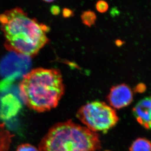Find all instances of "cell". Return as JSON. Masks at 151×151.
<instances>
[{"label":"cell","instance_id":"2e32d148","mask_svg":"<svg viewBox=\"0 0 151 151\" xmlns=\"http://www.w3.org/2000/svg\"><path fill=\"white\" fill-rule=\"evenodd\" d=\"M116 44L118 46H121L122 44H123L122 42L121 41V40H117L116 42Z\"/></svg>","mask_w":151,"mask_h":151},{"label":"cell","instance_id":"3957f363","mask_svg":"<svg viewBox=\"0 0 151 151\" xmlns=\"http://www.w3.org/2000/svg\"><path fill=\"white\" fill-rule=\"evenodd\" d=\"M101 148L97 133L70 120L57 123L39 144V151H96Z\"/></svg>","mask_w":151,"mask_h":151},{"label":"cell","instance_id":"4fadbf2b","mask_svg":"<svg viewBox=\"0 0 151 151\" xmlns=\"http://www.w3.org/2000/svg\"><path fill=\"white\" fill-rule=\"evenodd\" d=\"M146 90V86L143 83H139L135 87L134 91L135 92L138 93H143Z\"/></svg>","mask_w":151,"mask_h":151},{"label":"cell","instance_id":"7a4b0ae2","mask_svg":"<svg viewBox=\"0 0 151 151\" xmlns=\"http://www.w3.org/2000/svg\"><path fill=\"white\" fill-rule=\"evenodd\" d=\"M19 96L29 108L38 113L57 107L64 93L62 76L56 68H36L23 77Z\"/></svg>","mask_w":151,"mask_h":151},{"label":"cell","instance_id":"8fae6325","mask_svg":"<svg viewBox=\"0 0 151 151\" xmlns=\"http://www.w3.org/2000/svg\"><path fill=\"white\" fill-rule=\"evenodd\" d=\"M16 151H39V150L32 144L24 143L18 146Z\"/></svg>","mask_w":151,"mask_h":151},{"label":"cell","instance_id":"7c38bea8","mask_svg":"<svg viewBox=\"0 0 151 151\" xmlns=\"http://www.w3.org/2000/svg\"><path fill=\"white\" fill-rule=\"evenodd\" d=\"M96 7L98 12L101 13H104L107 12L108 9V4L106 1L100 0L96 3Z\"/></svg>","mask_w":151,"mask_h":151},{"label":"cell","instance_id":"5b68a950","mask_svg":"<svg viewBox=\"0 0 151 151\" xmlns=\"http://www.w3.org/2000/svg\"><path fill=\"white\" fill-rule=\"evenodd\" d=\"M30 57L17 53H11L0 64V74L6 79L14 81L27 74L30 66Z\"/></svg>","mask_w":151,"mask_h":151},{"label":"cell","instance_id":"6da1fadb","mask_svg":"<svg viewBox=\"0 0 151 151\" xmlns=\"http://www.w3.org/2000/svg\"><path fill=\"white\" fill-rule=\"evenodd\" d=\"M0 27L6 49L23 55H37L49 41L47 35L49 27L29 16L20 7L1 14Z\"/></svg>","mask_w":151,"mask_h":151},{"label":"cell","instance_id":"8992f818","mask_svg":"<svg viewBox=\"0 0 151 151\" xmlns=\"http://www.w3.org/2000/svg\"><path fill=\"white\" fill-rule=\"evenodd\" d=\"M107 99L111 107L120 109L131 103L133 100V92L126 84H119L111 87Z\"/></svg>","mask_w":151,"mask_h":151},{"label":"cell","instance_id":"52a82bcc","mask_svg":"<svg viewBox=\"0 0 151 151\" xmlns=\"http://www.w3.org/2000/svg\"><path fill=\"white\" fill-rule=\"evenodd\" d=\"M133 114L140 125L151 130V96L139 101L133 108Z\"/></svg>","mask_w":151,"mask_h":151},{"label":"cell","instance_id":"277c9868","mask_svg":"<svg viewBox=\"0 0 151 151\" xmlns=\"http://www.w3.org/2000/svg\"><path fill=\"white\" fill-rule=\"evenodd\" d=\"M76 117L90 131L106 133L115 127L119 117L114 109L103 102L88 103L80 108Z\"/></svg>","mask_w":151,"mask_h":151},{"label":"cell","instance_id":"9a60e30c","mask_svg":"<svg viewBox=\"0 0 151 151\" xmlns=\"http://www.w3.org/2000/svg\"><path fill=\"white\" fill-rule=\"evenodd\" d=\"M54 7L53 11H52V12H53V14H58L59 13V12H60V9L57 6H54Z\"/></svg>","mask_w":151,"mask_h":151},{"label":"cell","instance_id":"30bf717a","mask_svg":"<svg viewBox=\"0 0 151 151\" xmlns=\"http://www.w3.org/2000/svg\"><path fill=\"white\" fill-rule=\"evenodd\" d=\"M81 18L82 23L90 27L95 24L97 18L96 13L93 11L90 10L83 12Z\"/></svg>","mask_w":151,"mask_h":151},{"label":"cell","instance_id":"ba28073f","mask_svg":"<svg viewBox=\"0 0 151 151\" xmlns=\"http://www.w3.org/2000/svg\"><path fill=\"white\" fill-rule=\"evenodd\" d=\"M21 107V103L16 96L12 93L6 94L1 99L0 116L9 119L15 116Z\"/></svg>","mask_w":151,"mask_h":151},{"label":"cell","instance_id":"9c48e42d","mask_svg":"<svg viewBox=\"0 0 151 151\" xmlns=\"http://www.w3.org/2000/svg\"><path fill=\"white\" fill-rule=\"evenodd\" d=\"M129 151H151V142L147 138H137L132 143Z\"/></svg>","mask_w":151,"mask_h":151},{"label":"cell","instance_id":"5bb4252c","mask_svg":"<svg viewBox=\"0 0 151 151\" xmlns=\"http://www.w3.org/2000/svg\"><path fill=\"white\" fill-rule=\"evenodd\" d=\"M63 15L65 17H69L73 15V12L70 9H65L63 10Z\"/></svg>","mask_w":151,"mask_h":151}]
</instances>
